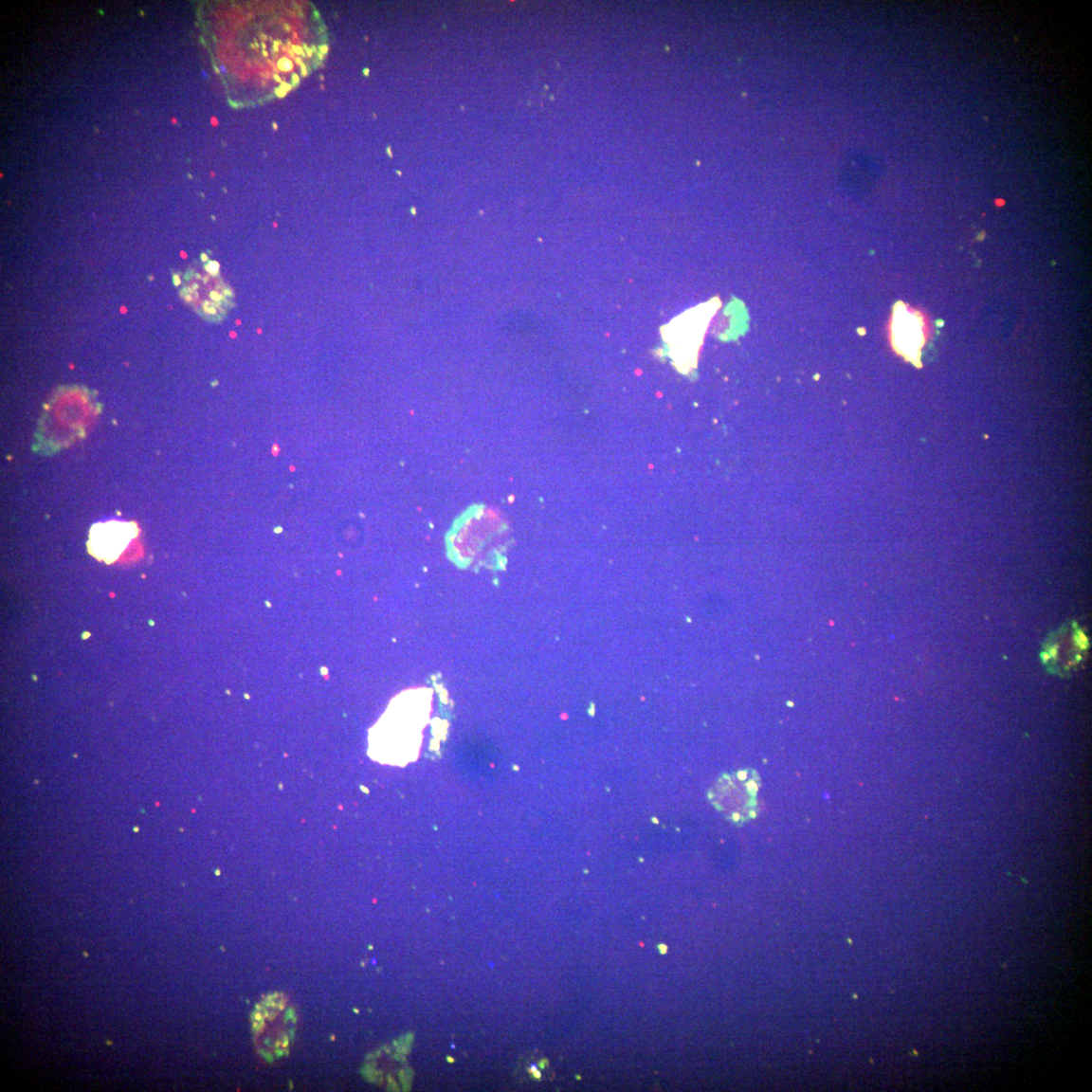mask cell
Instances as JSON below:
<instances>
[{"label":"cell","mask_w":1092,"mask_h":1092,"mask_svg":"<svg viewBox=\"0 0 1092 1092\" xmlns=\"http://www.w3.org/2000/svg\"><path fill=\"white\" fill-rule=\"evenodd\" d=\"M431 696L428 691L415 690L400 695L394 700L386 716L377 727L387 737L388 745L394 746V752L403 751L408 760H413L415 749L421 742V733L429 719Z\"/></svg>","instance_id":"cell-3"},{"label":"cell","mask_w":1092,"mask_h":1092,"mask_svg":"<svg viewBox=\"0 0 1092 1092\" xmlns=\"http://www.w3.org/2000/svg\"><path fill=\"white\" fill-rule=\"evenodd\" d=\"M658 949H659L660 953H661V954H663V955H664V954H666V952H667V947H666V945H664V944H661V945H659V946H658Z\"/></svg>","instance_id":"cell-8"},{"label":"cell","mask_w":1092,"mask_h":1092,"mask_svg":"<svg viewBox=\"0 0 1092 1092\" xmlns=\"http://www.w3.org/2000/svg\"><path fill=\"white\" fill-rule=\"evenodd\" d=\"M203 264L186 272L180 296L205 320L221 321L233 305V290L222 280L217 263Z\"/></svg>","instance_id":"cell-4"},{"label":"cell","mask_w":1092,"mask_h":1092,"mask_svg":"<svg viewBox=\"0 0 1092 1092\" xmlns=\"http://www.w3.org/2000/svg\"><path fill=\"white\" fill-rule=\"evenodd\" d=\"M272 125H273V129L278 130V125L276 123H273Z\"/></svg>","instance_id":"cell-12"},{"label":"cell","mask_w":1092,"mask_h":1092,"mask_svg":"<svg viewBox=\"0 0 1092 1092\" xmlns=\"http://www.w3.org/2000/svg\"><path fill=\"white\" fill-rule=\"evenodd\" d=\"M364 73H366V75H368V74H369V70H366V71H364Z\"/></svg>","instance_id":"cell-13"},{"label":"cell","mask_w":1092,"mask_h":1092,"mask_svg":"<svg viewBox=\"0 0 1092 1092\" xmlns=\"http://www.w3.org/2000/svg\"><path fill=\"white\" fill-rule=\"evenodd\" d=\"M321 50H323V51H324V53H323V54H326V53H327V51H328V47H327V46H324V47H323V48H321Z\"/></svg>","instance_id":"cell-10"},{"label":"cell","mask_w":1092,"mask_h":1092,"mask_svg":"<svg viewBox=\"0 0 1092 1092\" xmlns=\"http://www.w3.org/2000/svg\"><path fill=\"white\" fill-rule=\"evenodd\" d=\"M302 75H307V70H306V68H302Z\"/></svg>","instance_id":"cell-11"},{"label":"cell","mask_w":1092,"mask_h":1092,"mask_svg":"<svg viewBox=\"0 0 1092 1092\" xmlns=\"http://www.w3.org/2000/svg\"><path fill=\"white\" fill-rule=\"evenodd\" d=\"M916 315L901 309L895 311L892 337L898 351L906 357L918 354L921 346V327Z\"/></svg>","instance_id":"cell-7"},{"label":"cell","mask_w":1092,"mask_h":1092,"mask_svg":"<svg viewBox=\"0 0 1092 1092\" xmlns=\"http://www.w3.org/2000/svg\"><path fill=\"white\" fill-rule=\"evenodd\" d=\"M211 124H212V126H214V127H217V126H218V124H219V123H218V119H217V118H215V117H212V118H211Z\"/></svg>","instance_id":"cell-9"},{"label":"cell","mask_w":1092,"mask_h":1092,"mask_svg":"<svg viewBox=\"0 0 1092 1092\" xmlns=\"http://www.w3.org/2000/svg\"><path fill=\"white\" fill-rule=\"evenodd\" d=\"M509 537L510 527L502 515L475 504L454 520L446 537L447 554L461 569L500 570L506 564Z\"/></svg>","instance_id":"cell-1"},{"label":"cell","mask_w":1092,"mask_h":1092,"mask_svg":"<svg viewBox=\"0 0 1092 1092\" xmlns=\"http://www.w3.org/2000/svg\"><path fill=\"white\" fill-rule=\"evenodd\" d=\"M138 536L139 528L134 522L97 523L90 529L87 549L99 560L113 564Z\"/></svg>","instance_id":"cell-6"},{"label":"cell","mask_w":1092,"mask_h":1092,"mask_svg":"<svg viewBox=\"0 0 1092 1092\" xmlns=\"http://www.w3.org/2000/svg\"><path fill=\"white\" fill-rule=\"evenodd\" d=\"M1088 648L1087 637L1075 625L1065 627L1046 642L1042 659L1046 669L1065 675L1079 665Z\"/></svg>","instance_id":"cell-5"},{"label":"cell","mask_w":1092,"mask_h":1092,"mask_svg":"<svg viewBox=\"0 0 1092 1092\" xmlns=\"http://www.w3.org/2000/svg\"><path fill=\"white\" fill-rule=\"evenodd\" d=\"M98 411L96 398L87 389H59L45 407L36 435L37 451H56L83 436Z\"/></svg>","instance_id":"cell-2"}]
</instances>
